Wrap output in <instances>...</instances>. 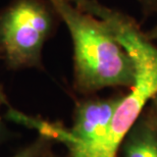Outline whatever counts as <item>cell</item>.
<instances>
[{"mask_svg": "<svg viewBox=\"0 0 157 157\" xmlns=\"http://www.w3.org/2000/svg\"><path fill=\"white\" fill-rule=\"evenodd\" d=\"M145 17H149L157 12V0H137Z\"/></svg>", "mask_w": 157, "mask_h": 157, "instance_id": "52a82bcc", "label": "cell"}, {"mask_svg": "<svg viewBox=\"0 0 157 157\" xmlns=\"http://www.w3.org/2000/svg\"><path fill=\"white\" fill-rule=\"evenodd\" d=\"M146 35L148 36V38L153 41L157 45V23L150 29L148 32H146Z\"/></svg>", "mask_w": 157, "mask_h": 157, "instance_id": "30bf717a", "label": "cell"}, {"mask_svg": "<svg viewBox=\"0 0 157 157\" xmlns=\"http://www.w3.org/2000/svg\"><path fill=\"white\" fill-rule=\"evenodd\" d=\"M5 103H6V96L4 92H3L2 88L0 87V108H1V106L3 104H5ZM5 136H6V128L1 118V115H0V144L5 139Z\"/></svg>", "mask_w": 157, "mask_h": 157, "instance_id": "ba28073f", "label": "cell"}, {"mask_svg": "<svg viewBox=\"0 0 157 157\" xmlns=\"http://www.w3.org/2000/svg\"><path fill=\"white\" fill-rule=\"evenodd\" d=\"M149 111L151 113L153 121H154L155 124L157 125V94L150 100L149 102Z\"/></svg>", "mask_w": 157, "mask_h": 157, "instance_id": "9c48e42d", "label": "cell"}, {"mask_svg": "<svg viewBox=\"0 0 157 157\" xmlns=\"http://www.w3.org/2000/svg\"><path fill=\"white\" fill-rule=\"evenodd\" d=\"M54 141L39 135L35 140L24 146L12 157H47Z\"/></svg>", "mask_w": 157, "mask_h": 157, "instance_id": "8992f818", "label": "cell"}, {"mask_svg": "<svg viewBox=\"0 0 157 157\" xmlns=\"http://www.w3.org/2000/svg\"><path fill=\"white\" fill-rule=\"evenodd\" d=\"M74 44V88L84 96L105 88H130L135 65L107 27L70 0H49Z\"/></svg>", "mask_w": 157, "mask_h": 157, "instance_id": "6da1fadb", "label": "cell"}, {"mask_svg": "<svg viewBox=\"0 0 157 157\" xmlns=\"http://www.w3.org/2000/svg\"><path fill=\"white\" fill-rule=\"evenodd\" d=\"M70 1L101 21L134 61V84L122 96L109 133L111 146L118 149L124 137L157 94V45L141 30L134 18L101 4L98 0Z\"/></svg>", "mask_w": 157, "mask_h": 157, "instance_id": "7a4b0ae2", "label": "cell"}, {"mask_svg": "<svg viewBox=\"0 0 157 157\" xmlns=\"http://www.w3.org/2000/svg\"><path fill=\"white\" fill-rule=\"evenodd\" d=\"M122 96H85L76 104L71 128L41 119L37 131L39 135L63 144L70 157H112L108 149L109 132Z\"/></svg>", "mask_w": 157, "mask_h": 157, "instance_id": "277c9868", "label": "cell"}, {"mask_svg": "<svg viewBox=\"0 0 157 157\" xmlns=\"http://www.w3.org/2000/svg\"><path fill=\"white\" fill-rule=\"evenodd\" d=\"M0 58H2V56H1V52H0Z\"/></svg>", "mask_w": 157, "mask_h": 157, "instance_id": "7c38bea8", "label": "cell"}, {"mask_svg": "<svg viewBox=\"0 0 157 157\" xmlns=\"http://www.w3.org/2000/svg\"><path fill=\"white\" fill-rule=\"evenodd\" d=\"M117 157H157V125L148 106L124 137Z\"/></svg>", "mask_w": 157, "mask_h": 157, "instance_id": "5b68a950", "label": "cell"}, {"mask_svg": "<svg viewBox=\"0 0 157 157\" xmlns=\"http://www.w3.org/2000/svg\"><path fill=\"white\" fill-rule=\"evenodd\" d=\"M58 14L49 0H13L0 12V52L10 70L42 67L44 44Z\"/></svg>", "mask_w": 157, "mask_h": 157, "instance_id": "3957f363", "label": "cell"}, {"mask_svg": "<svg viewBox=\"0 0 157 157\" xmlns=\"http://www.w3.org/2000/svg\"><path fill=\"white\" fill-rule=\"evenodd\" d=\"M47 157H56V156H54V155H53V154H52V153H51V152H50V153H49V154H48V155H47Z\"/></svg>", "mask_w": 157, "mask_h": 157, "instance_id": "8fae6325", "label": "cell"}]
</instances>
